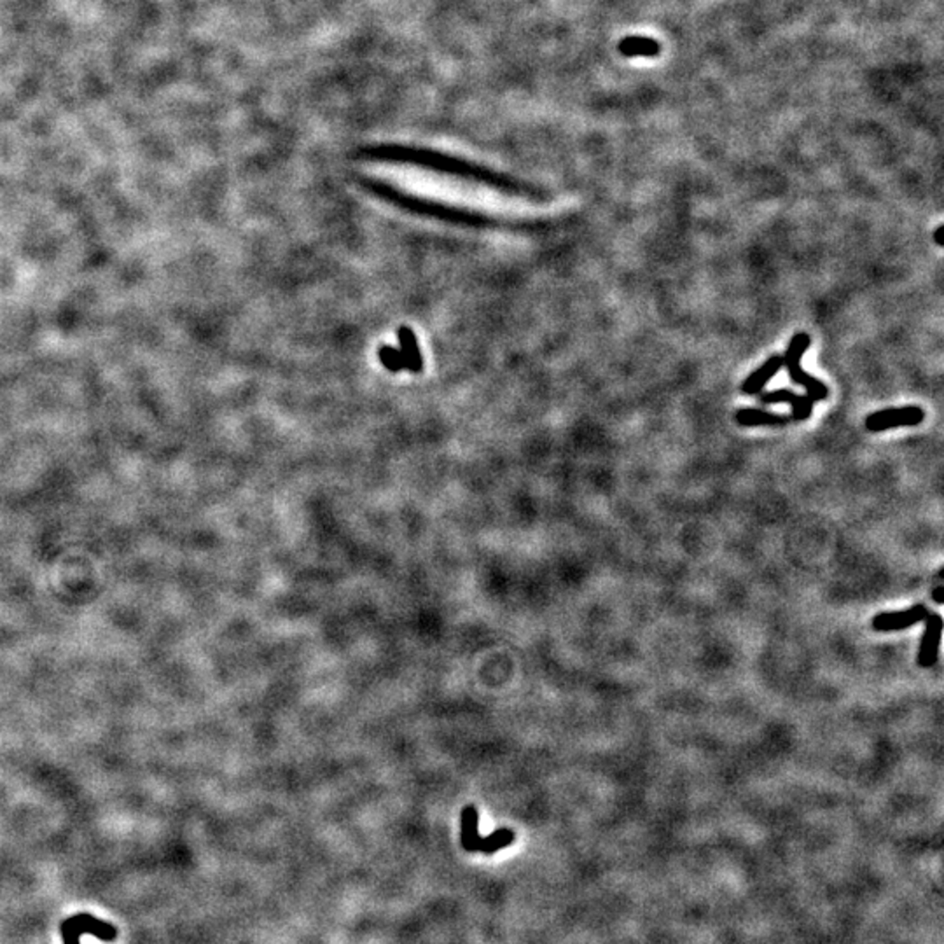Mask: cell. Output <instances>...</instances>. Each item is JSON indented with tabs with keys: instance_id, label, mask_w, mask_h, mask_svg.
Segmentation results:
<instances>
[{
	"instance_id": "6da1fadb",
	"label": "cell",
	"mask_w": 944,
	"mask_h": 944,
	"mask_svg": "<svg viewBox=\"0 0 944 944\" xmlns=\"http://www.w3.org/2000/svg\"><path fill=\"white\" fill-rule=\"evenodd\" d=\"M810 343H811V338L808 333H798L791 343L787 345V350H785V356L782 357L783 359V367L787 369L789 373V378L806 390V395L813 401V403H822L829 397V389L826 387V384H822L819 378L811 376L810 373H806L805 369L801 367V359L806 354V350L810 348Z\"/></svg>"
},
{
	"instance_id": "7a4b0ae2",
	"label": "cell",
	"mask_w": 944,
	"mask_h": 944,
	"mask_svg": "<svg viewBox=\"0 0 944 944\" xmlns=\"http://www.w3.org/2000/svg\"><path fill=\"white\" fill-rule=\"evenodd\" d=\"M60 932H61L65 944H81L83 934H93L102 941H114L116 934H117L111 923H107L100 918L86 915V913L67 918L65 921H61Z\"/></svg>"
},
{
	"instance_id": "3957f363",
	"label": "cell",
	"mask_w": 944,
	"mask_h": 944,
	"mask_svg": "<svg viewBox=\"0 0 944 944\" xmlns=\"http://www.w3.org/2000/svg\"><path fill=\"white\" fill-rule=\"evenodd\" d=\"M925 418V412L920 406H904V408H889L865 418V429L869 432H884L897 427H915Z\"/></svg>"
},
{
	"instance_id": "277c9868",
	"label": "cell",
	"mask_w": 944,
	"mask_h": 944,
	"mask_svg": "<svg viewBox=\"0 0 944 944\" xmlns=\"http://www.w3.org/2000/svg\"><path fill=\"white\" fill-rule=\"evenodd\" d=\"M929 614L930 612L925 606L918 604L906 611L882 612V614L875 615V619L871 621V626L880 634L901 632V630H906L917 623L925 621Z\"/></svg>"
},
{
	"instance_id": "5b68a950",
	"label": "cell",
	"mask_w": 944,
	"mask_h": 944,
	"mask_svg": "<svg viewBox=\"0 0 944 944\" xmlns=\"http://www.w3.org/2000/svg\"><path fill=\"white\" fill-rule=\"evenodd\" d=\"M925 634L921 639V645L918 651V665L921 668H930L938 662V651L943 635V615L930 612L925 619Z\"/></svg>"
},
{
	"instance_id": "8992f818",
	"label": "cell",
	"mask_w": 944,
	"mask_h": 944,
	"mask_svg": "<svg viewBox=\"0 0 944 944\" xmlns=\"http://www.w3.org/2000/svg\"><path fill=\"white\" fill-rule=\"evenodd\" d=\"M759 395V403L761 404H778V403H787L791 404L792 408V415L791 418L794 421H805L808 418L811 417L813 413V406L815 403L803 393V395H798L794 393L792 390L789 389H778L770 390V392H763V393H757Z\"/></svg>"
},
{
	"instance_id": "52a82bcc",
	"label": "cell",
	"mask_w": 944,
	"mask_h": 944,
	"mask_svg": "<svg viewBox=\"0 0 944 944\" xmlns=\"http://www.w3.org/2000/svg\"><path fill=\"white\" fill-rule=\"evenodd\" d=\"M782 367H783L782 356L770 357L768 361L761 364L754 373H750L749 376L745 378V382L742 385V393H745V395L761 393L763 389L768 385V382L777 375Z\"/></svg>"
},
{
	"instance_id": "ba28073f",
	"label": "cell",
	"mask_w": 944,
	"mask_h": 944,
	"mask_svg": "<svg viewBox=\"0 0 944 944\" xmlns=\"http://www.w3.org/2000/svg\"><path fill=\"white\" fill-rule=\"evenodd\" d=\"M617 50H619L621 55L626 56V58H637V56L654 58V56L660 55L662 46H660V42L656 39L643 37V35H630V37H625L617 44Z\"/></svg>"
},
{
	"instance_id": "9c48e42d",
	"label": "cell",
	"mask_w": 944,
	"mask_h": 944,
	"mask_svg": "<svg viewBox=\"0 0 944 944\" xmlns=\"http://www.w3.org/2000/svg\"><path fill=\"white\" fill-rule=\"evenodd\" d=\"M735 420L744 427H777V425H787L792 418L775 415V413L757 410V408H742L736 412Z\"/></svg>"
},
{
	"instance_id": "30bf717a",
	"label": "cell",
	"mask_w": 944,
	"mask_h": 944,
	"mask_svg": "<svg viewBox=\"0 0 944 944\" xmlns=\"http://www.w3.org/2000/svg\"><path fill=\"white\" fill-rule=\"evenodd\" d=\"M514 843V833L511 829H499L494 831L490 836H477L471 845V852H483V854H494L500 848H505Z\"/></svg>"
},
{
	"instance_id": "8fae6325",
	"label": "cell",
	"mask_w": 944,
	"mask_h": 944,
	"mask_svg": "<svg viewBox=\"0 0 944 944\" xmlns=\"http://www.w3.org/2000/svg\"><path fill=\"white\" fill-rule=\"evenodd\" d=\"M477 810L474 806H466L462 810V847L471 852L472 841L477 838Z\"/></svg>"
},
{
	"instance_id": "7c38bea8",
	"label": "cell",
	"mask_w": 944,
	"mask_h": 944,
	"mask_svg": "<svg viewBox=\"0 0 944 944\" xmlns=\"http://www.w3.org/2000/svg\"><path fill=\"white\" fill-rule=\"evenodd\" d=\"M943 593V584H939V586L934 589V593H932V598H934V602H936L938 606H943L944 604Z\"/></svg>"
},
{
	"instance_id": "4fadbf2b",
	"label": "cell",
	"mask_w": 944,
	"mask_h": 944,
	"mask_svg": "<svg viewBox=\"0 0 944 944\" xmlns=\"http://www.w3.org/2000/svg\"><path fill=\"white\" fill-rule=\"evenodd\" d=\"M943 231H944V224H939V226H938V229H936V231H934V240H936V244H938V245H939V247H943V245H944Z\"/></svg>"
}]
</instances>
